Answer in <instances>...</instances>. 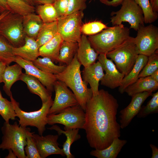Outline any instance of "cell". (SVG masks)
<instances>
[{
  "instance_id": "obj_10",
  "label": "cell",
  "mask_w": 158,
  "mask_h": 158,
  "mask_svg": "<svg viewBox=\"0 0 158 158\" xmlns=\"http://www.w3.org/2000/svg\"><path fill=\"white\" fill-rule=\"evenodd\" d=\"M85 121V111L79 104L66 108L58 114L48 115L47 119L49 125L58 123L65 128L79 129H83Z\"/></svg>"
},
{
  "instance_id": "obj_55",
  "label": "cell",
  "mask_w": 158,
  "mask_h": 158,
  "mask_svg": "<svg viewBox=\"0 0 158 158\" xmlns=\"http://www.w3.org/2000/svg\"></svg>"
},
{
  "instance_id": "obj_34",
  "label": "cell",
  "mask_w": 158,
  "mask_h": 158,
  "mask_svg": "<svg viewBox=\"0 0 158 158\" xmlns=\"http://www.w3.org/2000/svg\"><path fill=\"white\" fill-rule=\"evenodd\" d=\"M0 115L6 123L14 120L17 117L12 102L4 97L0 99Z\"/></svg>"
},
{
  "instance_id": "obj_28",
  "label": "cell",
  "mask_w": 158,
  "mask_h": 158,
  "mask_svg": "<svg viewBox=\"0 0 158 158\" xmlns=\"http://www.w3.org/2000/svg\"><path fill=\"white\" fill-rule=\"evenodd\" d=\"M78 48L77 42L63 41L59 51L57 62L69 65L77 53Z\"/></svg>"
},
{
  "instance_id": "obj_11",
  "label": "cell",
  "mask_w": 158,
  "mask_h": 158,
  "mask_svg": "<svg viewBox=\"0 0 158 158\" xmlns=\"http://www.w3.org/2000/svg\"><path fill=\"white\" fill-rule=\"evenodd\" d=\"M137 35L134 37L136 49L138 54L149 56L158 49V28L150 24L140 26Z\"/></svg>"
},
{
  "instance_id": "obj_46",
  "label": "cell",
  "mask_w": 158,
  "mask_h": 158,
  "mask_svg": "<svg viewBox=\"0 0 158 158\" xmlns=\"http://www.w3.org/2000/svg\"><path fill=\"white\" fill-rule=\"evenodd\" d=\"M152 151L151 158H158V148L155 145L151 144L150 145Z\"/></svg>"
},
{
  "instance_id": "obj_1",
  "label": "cell",
  "mask_w": 158,
  "mask_h": 158,
  "mask_svg": "<svg viewBox=\"0 0 158 158\" xmlns=\"http://www.w3.org/2000/svg\"><path fill=\"white\" fill-rule=\"evenodd\" d=\"M118 106L117 99L102 89L88 101L83 129L91 147L104 149L121 136L120 126L116 120Z\"/></svg>"
},
{
  "instance_id": "obj_56",
  "label": "cell",
  "mask_w": 158,
  "mask_h": 158,
  "mask_svg": "<svg viewBox=\"0 0 158 158\" xmlns=\"http://www.w3.org/2000/svg\"></svg>"
},
{
  "instance_id": "obj_7",
  "label": "cell",
  "mask_w": 158,
  "mask_h": 158,
  "mask_svg": "<svg viewBox=\"0 0 158 158\" xmlns=\"http://www.w3.org/2000/svg\"><path fill=\"white\" fill-rule=\"evenodd\" d=\"M23 21V16L11 11L0 21V35L15 47L25 43Z\"/></svg>"
},
{
  "instance_id": "obj_23",
  "label": "cell",
  "mask_w": 158,
  "mask_h": 158,
  "mask_svg": "<svg viewBox=\"0 0 158 158\" xmlns=\"http://www.w3.org/2000/svg\"><path fill=\"white\" fill-rule=\"evenodd\" d=\"M22 68L16 63L11 66L7 65L4 71L2 77L4 83L3 90L8 96L12 94L11 90L13 85L16 81L20 80L23 73Z\"/></svg>"
},
{
  "instance_id": "obj_48",
  "label": "cell",
  "mask_w": 158,
  "mask_h": 158,
  "mask_svg": "<svg viewBox=\"0 0 158 158\" xmlns=\"http://www.w3.org/2000/svg\"><path fill=\"white\" fill-rule=\"evenodd\" d=\"M8 150L9 151L8 154V155L5 157V158H16L17 157L16 155L12 150Z\"/></svg>"
},
{
  "instance_id": "obj_26",
  "label": "cell",
  "mask_w": 158,
  "mask_h": 158,
  "mask_svg": "<svg viewBox=\"0 0 158 158\" xmlns=\"http://www.w3.org/2000/svg\"><path fill=\"white\" fill-rule=\"evenodd\" d=\"M44 23L40 16L34 13L23 17V26L25 35L36 40Z\"/></svg>"
},
{
  "instance_id": "obj_52",
  "label": "cell",
  "mask_w": 158,
  "mask_h": 158,
  "mask_svg": "<svg viewBox=\"0 0 158 158\" xmlns=\"http://www.w3.org/2000/svg\"><path fill=\"white\" fill-rule=\"evenodd\" d=\"M3 98V97L2 95L1 92L0 90V99L2 98Z\"/></svg>"
},
{
  "instance_id": "obj_3",
  "label": "cell",
  "mask_w": 158,
  "mask_h": 158,
  "mask_svg": "<svg viewBox=\"0 0 158 158\" xmlns=\"http://www.w3.org/2000/svg\"><path fill=\"white\" fill-rule=\"evenodd\" d=\"M130 29L122 24L107 27L88 38L92 47L99 54H106L130 39Z\"/></svg>"
},
{
  "instance_id": "obj_24",
  "label": "cell",
  "mask_w": 158,
  "mask_h": 158,
  "mask_svg": "<svg viewBox=\"0 0 158 158\" xmlns=\"http://www.w3.org/2000/svg\"><path fill=\"white\" fill-rule=\"evenodd\" d=\"M63 41L58 33L49 41L39 48L40 56L48 57L53 62H57L60 49Z\"/></svg>"
},
{
  "instance_id": "obj_9",
  "label": "cell",
  "mask_w": 158,
  "mask_h": 158,
  "mask_svg": "<svg viewBox=\"0 0 158 158\" xmlns=\"http://www.w3.org/2000/svg\"><path fill=\"white\" fill-rule=\"evenodd\" d=\"M83 11L59 17L57 20L58 32L63 41L78 42L81 36Z\"/></svg>"
},
{
  "instance_id": "obj_45",
  "label": "cell",
  "mask_w": 158,
  "mask_h": 158,
  "mask_svg": "<svg viewBox=\"0 0 158 158\" xmlns=\"http://www.w3.org/2000/svg\"><path fill=\"white\" fill-rule=\"evenodd\" d=\"M150 3L153 11L155 13L158 12V0H149Z\"/></svg>"
},
{
  "instance_id": "obj_8",
  "label": "cell",
  "mask_w": 158,
  "mask_h": 158,
  "mask_svg": "<svg viewBox=\"0 0 158 158\" xmlns=\"http://www.w3.org/2000/svg\"><path fill=\"white\" fill-rule=\"evenodd\" d=\"M121 5L119 10L111 13L112 16L110 22L113 26L127 22L130 28L137 31L140 26L144 25L142 10L134 0H125Z\"/></svg>"
},
{
  "instance_id": "obj_13",
  "label": "cell",
  "mask_w": 158,
  "mask_h": 158,
  "mask_svg": "<svg viewBox=\"0 0 158 158\" xmlns=\"http://www.w3.org/2000/svg\"><path fill=\"white\" fill-rule=\"evenodd\" d=\"M97 59L105 72L101 85L111 89L120 86L125 75L119 71L111 59L107 58L106 54H99Z\"/></svg>"
},
{
  "instance_id": "obj_21",
  "label": "cell",
  "mask_w": 158,
  "mask_h": 158,
  "mask_svg": "<svg viewBox=\"0 0 158 158\" xmlns=\"http://www.w3.org/2000/svg\"><path fill=\"white\" fill-rule=\"evenodd\" d=\"M148 56L138 54L135 62L131 70L123 78L121 85L119 87L118 91L121 94L124 92L126 89L134 83L138 78V76L146 64Z\"/></svg>"
},
{
  "instance_id": "obj_49",
  "label": "cell",
  "mask_w": 158,
  "mask_h": 158,
  "mask_svg": "<svg viewBox=\"0 0 158 158\" xmlns=\"http://www.w3.org/2000/svg\"><path fill=\"white\" fill-rule=\"evenodd\" d=\"M150 76L154 80L158 82V70L155 71Z\"/></svg>"
},
{
  "instance_id": "obj_30",
  "label": "cell",
  "mask_w": 158,
  "mask_h": 158,
  "mask_svg": "<svg viewBox=\"0 0 158 158\" xmlns=\"http://www.w3.org/2000/svg\"><path fill=\"white\" fill-rule=\"evenodd\" d=\"M32 62L35 66L43 71L54 75L61 73L67 66L66 65H56L50 58L46 57H38Z\"/></svg>"
},
{
  "instance_id": "obj_12",
  "label": "cell",
  "mask_w": 158,
  "mask_h": 158,
  "mask_svg": "<svg viewBox=\"0 0 158 158\" xmlns=\"http://www.w3.org/2000/svg\"><path fill=\"white\" fill-rule=\"evenodd\" d=\"M54 89L55 97L48 115L58 114L66 108L79 104L74 93L63 82L57 80Z\"/></svg>"
},
{
  "instance_id": "obj_53",
  "label": "cell",
  "mask_w": 158,
  "mask_h": 158,
  "mask_svg": "<svg viewBox=\"0 0 158 158\" xmlns=\"http://www.w3.org/2000/svg\"><path fill=\"white\" fill-rule=\"evenodd\" d=\"M1 157V156H0V158Z\"/></svg>"
},
{
  "instance_id": "obj_22",
  "label": "cell",
  "mask_w": 158,
  "mask_h": 158,
  "mask_svg": "<svg viewBox=\"0 0 158 158\" xmlns=\"http://www.w3.org/2000/svg\"><path fill=\"white\" fill-rule=\"evenodd\" d=\"M158 88V82L151 76L140 77L134 83L127 87L124 92L132 97L136 94L145 91L154 92Z\"/></svg>"
},
{
  "instance_id": "obj_39",
  "label": "cell",
  "mask_w": 158,
  "mask_h": 158,
  "mask_svg": "<svg viewBox=\"0 0 158 158\" xmlns=\"http://www.w3.org/2000/svg\"><path fill=\"white\" fill-rule=\"evenodd\" d=\"M108 27L99 21H94L82 25L81 32L84 35H92L102 31Z\"/></svg>"
},
{
  "instance_id": "obj_31",
  "label": "cell",
  "mask_w": 158,
  "mask_h": 158,
  "mask_svg": "<svg viewBox=\"0 0 158 158\" xmlns=\"http://www.w3.org/2000/svg\"><path fill=\"white\" fill-rule=\"evenodd\" d=\"M35 10L44 23L56 21L59 17L53 4L39 5Z\"/></svg>"
},
{
  "instance_id": "obj_18",
  "label": "cell",
  "mask_w": 158,
  "mask_h": 158,
  "mask_svg": "<svg viewBox=\"0 0 158 158\" xmlns=\"http://www.w3.org/2000/svg\"><path fill=\"white\" fill-rule=\"evenodd\" d=\"M78 43L77 53L78 60L84 67L92 64L96 62L99 54L91 46L85 35H82Z\"/></svg>"
},
{
  "instance_id": "obj_47",
  "label": "cell",
  "mask_w": 158,
  "mask_h": 158,
  "mask_svg": "<svg viewBox=\"0 0 158 158\" xmlns=\"http://www.w3.org/2000/svg\"><path fill=\"white\" fill-rule=\"evenodd\" d=\"M7 66L5 63L0 61V83L3 82V75Z\"/></svg>"
},
{
  "instance_id": "obj_25",
  "label": "cell",
  "mask_w": 158,
  "mask_h": 158,
  "mask_svg": "<svg viewBox=\"0 0 158 158\" xmlns=\"http://www.w3.org/2000/svg\"><path fill=\"white\" fill-rule=\"evenodd\" d=\"M64 131L61 130L58 126L53 125L48 129L56 130L58 132L59 135L63 134L66 136V140L62 146L63 152L67 158H74V156L71 153L70 147L74 142L80 138V135L78 134L79 129L68 128L64 127Z\"/></svg>"
},
{
  "instance_id": "obj_54",
  "label": "cell",
  "mask_w": 158,
  "mask_h": 158,
  "mask_svg": "<svg viewBox=\"0 0 158 158\" xmlns=\"http://www.w3.org/2000/svg\"><path fill=\"white\" fill-rule=\"evenodd\" d=\"M1 13H0V14H1Z\"/></svg>"
},
{
  "instance_id": "obj_32",
  "label": "cell",
  "mask_w": 158,
  "mask_h": 158,
  "mask_svg": "<svg viewBox=\"0 0 158 158\" xmlns=\"http://www.w3.org/2000/svg\"><path fill=\"white\" fill-rule=\"evenodd\" d=\"M11 11L23 17L34 12L35 9L22 0H6Z\"/></svg>"
},
{
  "instance_id": "obj_20",
  "label": "cell",
  "mask_w": 158,
  "mask_h": 158,
  "mask_svg": "<svg viewBox=\"0 0 158 158\" xmlns=\"http://www.w3.org/2000/svg\"><path fill=\"white\" fill-rule=\"evenodd\" d=\"M20 80L25 82L30 92L37 95L40 97L42 103L51 98V92L45 88L37 78L32 75L23 73Z\"/></svg>"
},
{
  "instance_id": "obj_51",
  "label": "cell",
  "mask_w": 158,
  "mask_h": 158,
  "mask_svg": "<svg viewBox=\"0 0 158 158\" xmlns=\"http://www.w3.org/2000/svg\"><path fill=\"white\" fill-rule=\"evenodd\" d=\"M26 3L30 5L33 6V3L32 1V0H22Z\"/></svg>"
},
{
  "instance_id": "obj_16",
  "label": "cell",
  "mask_w": 158,
  "mask_h": 158,
  "mask_svg": "<svg viewBox=\"0 0 158 158\" xmlns=\"http://www.w3.org/2000/svg\"><path fill=\"white\" fill-rule=\"evenodd\" d=\"M34 133L32 135L41 158H45L54 154L65 156L63 149L59 146V144L57 142L59 135H48L43 136Z\"/></svg>"
},
{
  "instance_id": "obj_19",
  "label": "cell",
  "mask_w": 158,
  "mask_h": 158,
  "mask_svg": "<svg viewBox=\"0 0 158 158\" xmlns=\"http://www.w3.org/2000/svg\"><path fill=\"white\" fill-rule=\"evenodd\" d=\"M39 49L35 39L26 36L24 44L18 47H13V52L15 56L32 61L40 56Z\"/></svg>"
},
{
  "instance_id": "obj_15",
  "label": "cell",
  "mask_w": 158,
  "mask_h": 158,
  "mask_svg": "<svg viewBox=\"0 0 158 158\" xmlns=\"http://www.w3.org/2000/svg\"><path fill=\"white\" fill-rule=\"evenodd\" d=\"M14 62L25 70V73L38 79L49 92H52L54 91V85L57 80L55 75L43 71L35 66L32 61L25 60L18 56H16Z\"/></svg>"
},
{
  "instance_id": "obj_5",
  "label": "cell",
  "mask_w": 158,
  "mask_h": 158,
  "mask_svg": "<svg viewBox=\"0 0 158 158\" xmlns=\"http://www.w3.org/2000/svg\"><path fill=\"white\" fill-rule=\"evenodd\" d=\"M9 97L13 103L16 116L19 119L18 124L23 127H35L37 129L39 135H42L47 124V116L53 101L52 98L46 102L42 103V106L39 110L26 112L21 109L19 103L13 98L12 94Z\"/></svg>"
},
{
  "instance_id": "obj_14",
  "label": "cell",
  "mask_w": 158,
  "mask_h": 158,
  "mask_svg": "<svg viewBox=\"0 0 158 158\" xmlns=\"http://www.w3.org/2000/svg\"><path fill=\"white\" fill-rule=\"evenodd\" d=\"M152 91H145L136 94L132 97L129 104L120 112V125L121 128H125L130 124L133 118L138 113L144 102L152 95Z\"/></svg>"
},
{
  "instance_id": "obj_2",
  "label": "cell",
  "mask_w": 158,
  "mask_h": 158,
  "mask_svg": "<svg viewBox=\"0 0 158 158\" xmlns=\"http://www.w3.org/2000/svg\"><path fill=\"white\" fill-rule=\"evenodd\" d=\"M81 64L78 61L77 53L71 63L61 73L55 75L57 80L64 82L75 95L79 105L85 111L86 104L93 95L88 84L81 75Z\"/></svg>"
},
{
  "instance_id": "obj_6",
  "label": "cell",
  "mask_w": 158,
  "mask_h": 158,
  "mask_svg": "<svg viewBox=\"0 0 158 158\" xmlns=\"http://www.w3.org/2000/svg\"><path fill=\"white\" fill-rule=\"evenodd\" d=\"M138 55L132 37L106 54L107 57L115 63L118 70L125 76L133 68Z\"/></svg>"
},
{
  "instance_id": "obj_57",
  "label": "cell",
  "mask_w": 158,
  "mask_h": 158,
  "mask_svg": "<svg viewBox=\"0 0 158 158\" xmlns=\"http://www.w3.org/2000/svg\"></svg>"
},
{
  "instance_id": "obj_41",
  "label": "cell",
  "mask_w": 158,
  "mask_h": 158,
  "mask_svg": "<svg viewBox=\"0 0 158 158\" xmlns=\"http://www.w3.org/2000/svg\"><path fill=\"white\" fill-rule=\"evenodd\" d=\"M69 0H56L53 4L59 17L65 15L67 10Z\"/></svg>"
},
{
  "instance_id": "obj_38",
  "label": "cell",
  "mask_w": 158,
  "mask_h": 158,
  "mask_svg": "<svg viewBox=\"0 0 158 158\" xmlns=\"http://www.w3.org/2000/svg\"><path fill=\"white\" fill-rule=\"evenodd\" d=\"M158 70V50L148 56L147 62L140 72L138 78L151 75Z\"/></svg>"
},
{
  "instance_id": "obj_4",
  "label": "cell",
  "mask_w": 158,
  "mask_h": 158,
  "mask_svg": "<svg viewBox=\"0 0 158 158\" xmlns=\"http://www.w3.org/2000/svg\"><path fill=\"white\" fill-rule=\"evenodd\" d=\"M29 128L20 126L16 121L13 124L5 122L1 128L3 135L0 149L11 150L18 158H26L24 147Z\"/></svg>"
},
{
  "instance_id": "obj_36",
  "label": "cell",
  "mask_w": 158,
  "mask_h": 158,
  "mask_svg": "<svg viewBox=\"0 0 158 158\" xmlns=\"http://www.w3.org/2000/svg\"><path fill=\"white\" fill-rule=\"evenodd\" d=\"M29 128L27 132L26 145L24 147L26 158H41L39 153L35 140Z\"/></svg>"
},
{
  "instance_id": "obj_17",
  "label": "cell",
  "mask_w": 158,
  "mask_h": 158,
  "mask_svg": "<svg viewBox=\"0 0 158 158\" xmlns=\"http://www.w3.org/2000/svg\"><path fill=\"white\" fill-rule=\"evenodd\" d=\"M82 72L83 80L89 84L93 96L96 95L99 91V82L102 80L104 74L102 64L98 61L84 67Z\"/></svg>"
},
{
  "instance_id": "obj_35",
  "label": "cell",
  "mask_w": 158,
  "mask_h": 158,
  "mask_svg": "<svg viewBox=\"0 0 158 158\" xmlns=\"http://www.w3.org/2000/svg\"><path fill=\"white\" fill-rule=\"evenodd\" d=\"M152 98L145 106H142L137 114L138 118H145L149 115L158 113V92L152 94Z\"/></svg>"
},
{
  "instance_id": "obj_27",
  "label": "cell",
  "mask_w": 158,
  "mask_h": 158,
  "mask_svg": "<svg viewBox=\"0 0 158 158\" xmlns=\"http://www.w3.org/2000/svg\"><path fill=\"white\" fill-rule=\"evenodd\" d=\"M127 142L126 140L117 138L107 147L102 150H92L90 154L97 158H116Z\"/></svg>"
},
{
  "instance_id": "obj_44",
  "label": "cell",
  "mask_w": 158,
  "mask_h": 158,
  "mask_svg": "<svg viewBox=\"0 0 158 158\" xmlns=\"http://www.w3.org/2000/svg\"><path fill=\"white\" fill-rule=\"evenodd\" d=\"M56 0H32L33 3L38 5L45 4H53Z\"/></svg>"
},
{
  "instance_id": "obj_43",
  "label": "cell",
  "mask_w": 158,
  "mask_h": 158,
  "mask_svg": "<svg viewBox=\"0 0 158 158\" xmlns=\"http://www.w3.org/2000/svg\"><path fill=\"white\" fill-rule=\"evenodd\" d=\"M8 10L11 11L6 0H0V13Z\"/></svg>"
},
{
  "instance_id": "obj_33",
  "label": "cell",
  "mask_w": 158,
  "mask_h": 158,
  "mask_svg": "<svg viewBox=\"0 0 158 158\" xmlns=\"http://www.w3.org/2000/svg\"><path fill=\"white\" fill-rule=\"evenodd\" d=\"M13 47L6 39L0 35V61L7 65L15 61L16 56L13 52Z\"/></svg>"
},
{
  "instance_id": "obj_50",
  "label": "cell",
  "mask_w": 158,
  "mask_h": 158,
  "mask_svg": "<svg viewBox=\"0 0 158 158\" xmlns=\"http://www.w3.org/2000/svg\"><path fill=\"white\" fill-rule=\"evenodd\" d=\"M10 11H11L9 10L6 11L1 13L0 14V21L7 15Z\"/></svg>"
},
{
  "instance_id": "obj_40",
  "label": "cell",
  "mask_w": 158,
  "mask_h": 158,
  "mask_svg": "<svg viewBox=\"0 0 158 158\" xmlns=\"http://www.w3.org/2000/svg\"><path fill=\"white\" fill-rule=\"evenodd\" d=\"M86 0H69L68 8L65 15L78 11H83L86 8Z\"/></svg>"
},
{
  "instance_id": "obj_37",
  "label": "cell",
  "mask_w": 158,
  "mask_h": 158,
  "mask_svg": "<svg viewBox=\"0 0 158 158\" xmlns=\"http://www.w3.org/2000/svg\"><path fill=\"white\" fill-rule=\"evenodd\" d=\"M141 8L143 12L144 23L151 24L158 17L157 13L154 12L151 7L149 0H134Z\"/></svg>"
},
{
  "instance_id": "obj_29",
  "label": "cell",
  "mask_w": 158,
  "mask_h": 158,
  "mask_svg": "<svg viewBox=\"0 0 158 158\" xmlns=\"http://www.w3.org/2000/svg\"><path fill=\"white\" fill-rule=\"evenodd\" d=\"M58 33L57 21L44 23L36 39L39 48L49 41Z\"/></svg>"
},
{
  "instance_id": "obj_42",
  "label": "cell",
  "mask_w": 158,
  "mask_h": 158,
  "mask_svg": "<svg viewBox=\"0 0 158 158\" xmlns=\"http://www.w3.org/2000/svg\"><path fill=\"white\" fill-rule=\"evenodd\" d=\"M125 0H99L102 4L108 6L116 7L121 5Z\"/></svg>"
}]
</instances>
